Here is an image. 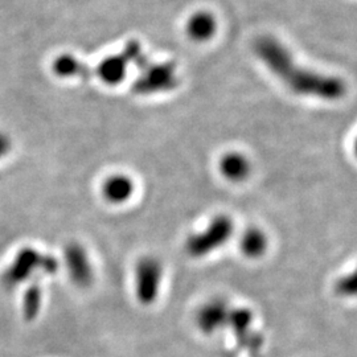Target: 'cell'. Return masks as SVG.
<instances>
[{
	"instance_id": "obj_1",
	"label": "cell",
	"mask_w": 357,
	"mask_h": 357,
	"mask_svg": "<svg viewBox=\"0 0 357 357\" xmlns=\"http://www.w3.org/2000/svg\"><path fill=\"white\" fill-rule=\"evenodd\" d=\"M254 52L265 67L295 94L327 101L339 100L345 94V84L340 78L302 67L285 44L275 37H259L254 44Z\"/></svg>"
},
{
	"instance_id": "obj_2",
	"label": "cell",
	"mask_w": 357,
	"mask_h": 357,
	"mask_svg": "<svg viewBox=\"0 0 357 357\" xmlns=\"http://www.w3.org/2000/svg\"><path fill=\"white\" fill-rule=\"evenodd\" d=\"M139 69V77L132 84V92L139 96L171 92L179 85V77L173 62H151L139 49L132 58Z\"/></svg>"
},
{
	"instance_id": "obj_3",
	"label": "cell",
	"mask_w": 357,
	"mask_h": 357,
	"mask_svg": "<svg viewBox=\"0 0 357 357\" xmlns=\"http://www.w3.org/2000/svg\"><path fill=\"white\" fill-rule=\"evenodd\" d=\"M234 232V224L228 216H216L208 228L193 234L186 241V252L191 257L200 258L228 243Z\"/></svg>"
},
{
	"instance_id": "obj_4",
	"label": "cell",
	"mask_w": 357,
	"mask_h": 357,
	"mask_svg": "<svg viewBox=\"0 0 357 357\" xmlns=\"http://www.w3.org/2000/svg\"><path fill=\"white\" fill-rule=\"evenodd\" d=\"M162 275L163 268L155 258L146 257L138 262L135 270V291L142 304L150 306L157 299Z\"/></svg>"
},
{
	"instance_id": "obj_5",
	"label": "cell",
	"mask_w": 357,
	"mask_h": 357,
	"mask_svg": "<svg viewBox=\"0 0 357 357\" xmlns=\"http://www.w3.org/2000/svg\"><path fill=\"white\" fill-rule=\"evenodd\" d=\"M130 64H131V58L128 48L125 46V49L119 55L103 58L93 69V74H96L106 85H119L125 81L128 76Z\"/></svg>"
},
{
	"instance_id": "obj_6",
	"label": "cell",
	"mask_w": 357,
	"mask_h": 357,
	"mask_svg": "<svg viewBox=\"0 0 357 357\" xmlns=\"http://www.w3.org/2000/svg\"><path fill=\"white\" fill-rule=\"evenodd\" d=\"M228 304L223 300H212L204 304L196 316V324L202 333L212 335L217 329H225L228 326Z\"/></svg>"
},
{
	"instance_id": "obj_7",
	"label": "cell",
	"mask_w": 357,
	"mask_h": 357,
	"mask_svg": "<svg viewBox=\"0 0 357 357\" xmlns=\"http://www.w3.org/2000/svg\"><path fill=\"white\" fill-rule=\"evenodd\" d=\"M67 268L71 275V281L76 285L85 287L93 281V269L90 265L89 257L82 246L77 243H71L65 250Z\"/></svg>"
},
{
	"instance_id": "obj_8",
	"label": "cell",
	"mask_w": 357,
	"mask_h": 357,
	"mask_svg": "<svg viewBox=\"0 0 357 357\" xmlns=\"http://www.w3.org/2000/svg\"><path fill=\"white\" fill-rule=\"evenodd\" d=\"M217 31L216 17L211 12L198 11L186 20V32L188 37L196 43L211 40Z\"/></svg>"
},
{
	"instance_id": "obj_9",
	"label": "cell",
	"mask_w": 357,
	"mask_h": 357,
	"mask_svg": "<svg viewBox=\"0 0 357 357\" xmlns=\"http://www.w3.org/2000/svg\"><path fill=\"white\" fill-rule=\"evenodd\" d=\"M135 191L132 180L126 175H113L103 184V196L112 204H123L129 201Z\"/></svg>"
},
{
	"instance_id": "obj_10",
	"label": "cell",
	"mask_w": 357,
	"mask_h": 357,
	"mask_svg": "<svg viewBox=\"0 0 357 357\" xmlns=\"http://www.w3.org/2000/svg\"><path fill=\"white\" fill-rule=\"evenodd\" d=\"M247 157L240 153H228L220 162V171L230 182H243L250 173Z\"/></svg>"
},
{
	"instance_id": "obj_11",
	"label": "cell",
	"mask_w": 357,
	"mask_h": 357,
	"mask_svg": "<svg viewBox=\"0 0 357 357\" xmlns=\"http://www.w3.org/2000/svg\"><path fill=\"white\" fill-rule=\"evenodd\" d=\"M53 71L58 77H82L89 78L93 74V69L71 55H61L53 62Z\"/></svg>"
},
{
	"instance_id": "obj_12",
	"label": "cell",
	"mask_w": 357,
	"mask_h": 357,
	"mask_svg": "<svg viewBox=\"0 0 357 357\" xmlns=\"http://www.w3.org/2000/svg\"><path fill=\"white\" fill-rule=\"evenodd\" d=\"M268 243V237L261 229H247L241 238V250L246 257H261L265 254Z\"/></svg>"
},
{
	"instance_id": "obj_13",
	"label": "cell",
	"mask_w": 357,
	"mask_h": 357,
	"mask_svg": "<svg viewBox=\"0 0 357 357\" xmlns=\"http://www.w3.org/2000/svg\"><path fill=\"white\" fill-rule=\"evenodd\" d=\"M253 323V313L247 308H230L229 313L228 326L233 329V333L237 336L240 342L247 339L249 331Z\"/></svg>"
},
{
	"instance_id": "obj_14",
	"label": "cell",
	"mask_w": 357,
	"mask_h": 357,
	"mask_svg": "<svg viewBox=\"0 0 357 357\" xmlns=\"http://www.w3.org/2000/svg\"><path fill=\"white\" fill-rule=\"evenodd\" d=\"M40 307V290L37 287H32L26 298V314L28 317H33L37 314Z\"/></svg>"
},
{
	"instance_id": "obj_15",
	"label": "cell",
	"mask_w": 357,
	"mask_h": 357,
	"mask_svg": "<svg viewBox=\"0 0 357 357\" xmlns=\"http://www.w3.org/2000/svg\"><path fill=\"white\" fill-rule=\"evenodd\" d=\"M336 291L338 294L343 295V297H349V295H354L355 291H356V279H355V275L351 274L348 277H344L342 278L338 285H336Z\"/></svg>"
},
{
	"instance_id": "obj_16",
	"label": "cell",
	"mask_w": 357,
	"mask_h": 357,
	"mask_svg": "<svg viewBox=\"0 0 357 357\" xmlns=\"http://www.w3.org/2000/svg\"><path fill=\"white\" fill-rule=\"evenodd\" d=\"M8 148H10V142L4 135L0 134V157H3L8 151Z\"/></svg>"
}]
</instances>
